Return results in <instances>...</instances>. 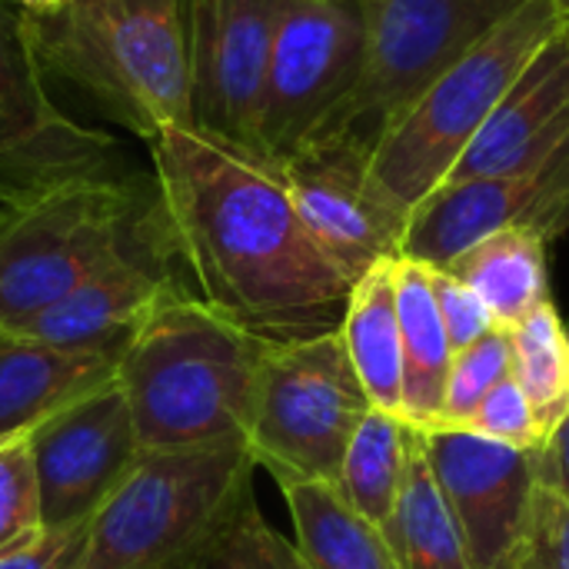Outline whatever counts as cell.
Listing matches in <instances>:
<instances>
[{
  "instance_id": "cell-1",
  "label": "cell",
  "mask_w": 569,
  "mask_h": 569,
  "mask_svg": "<svg viewBox=\"0 0 569 569\" xmlns=\"http://www.w3.org/2000/svg\"><path fill=\"white\" fill-rule=\"evenodd\" d=\"M157 197L197 297L263 343L340 330L350 283L303 227L280 173L197 130L150 143Z\"/></svg>"
},
{
  "instance_id": "cell-2",
  "label": "cell",
  "mask_w": 569,
  "mask_h": 569,
  "mask_svg": "<svg viewBox=\"0 0 569 569\" xmlns=\"http://www.w3.org/2000/svg\"><path fill=\"white\" fill-rule=\"evenodd\" d=\"M263 340L173 287L117 360L143 450L247 443Z\"/></svg>"
},
{
  "instance_id": "cell-3",
  "label": "cell",
  "mask_w": 569,
  "mask_h": 569,
  "mask_svg": "<svg viewBox=\"0 0 569 569\" xmlns=\"http://www.w3.org/2000/svg\"><path fill=\"white\" fill-rule=\"evenodd\" d=\"M23 27L40 70L133 137L193 130L183 0H67L47 17L23 10Z\"/></svg>"
},
{
  "instance_id": "cell-4",
  "label": "cell",
  "mask_w": 569,
  "mask_h": 569,
  "mask_svg": "<svg viewBox=\"0 0 569 569\" xmlns=\"http://www.w3.org/2000/svg\"><path fill=\"white\" fill-rule=\"evenodd\" d=\"M167 233L153 173H93L0 207V327L13 330L107 263Z\"/></svg>"
},
{
  "instance_id": "cell-5",
  "label": "cell",
  "mask_w": 569,
  "mask_h": 569,
  "mask_svg": "<svg viewBox=\"0 0 569 569\" xmlns=\"http://www.w3.org/2000/svg\"><path fill=\"white\" fill-rule=\"evenodd\" d=\"M563 23L553 0H523L467 57L440 73L373 143L370 187L403 220L447 183L507 87Z\"/></svg>"
},
{
  "instance_id": "cell-6",
  "label": "cell",
  "mask_w": 569,
  "mask_h": 569,
  "mask_svg": "<svg viewBox=\"0 0 569 569\" xmlns=\"http://www.w3.org/2000/svg\"><path fill=\"white\" fill-rule=\"evenodd\" d=\"M247 443L143 450L87 527L80 569H183L250 493Z\"/></svg>"
},
{
  "instance_id": "cell-7",
  "label": "cell",
  "mask_w": 569,
  "mask_h": 569,
  "mask_svg": "<svg viewBox=\"0 0 569 569\" xmlns=\"http://www.w3.org/2000/svg\"><path fill=\"white\" fill-rule=\"evenodd\" d=\"M370 410L340 330L270 343L247 427L250 457L277 487L337 483L350 437Z\"/></svg>"
},
{
  "instance_id": "cell-8",
  "label": "cell",
  "mask_w": 569,
  "mask_h": 569,
  "mask_svg": "<svg viewBox=\"0 0 569 569\" xmlns=\"http://www.w3.org/2000/svg\"><path fill=\"white\" fill-rule=\"evenodd\" d=\"M520 3L523 0H363V77L320 140L347 137L373 150L383 130Z\"/></svg>"
},
{
  "instance_id": "cell-9",
  "label": "cell",
  "mask_w": 569,
  "mask_h": 569,
  "mask_svg": "<svg viewBox=\"0 0 569 569\" xmlns=\"http://www.w3.org/2000/svg\"><path fill=\"white\" fill-rule=\"evenodd\" d=\"M363 63V0H283L260 110V157L280 163L320 140L357 93Z\"/></svg>"
},
{
  "instance_id": "cell-10",
  "label": "cell",
  "mask_w": 569,
  "mask_h": 569,
  "mask_svg": "<svg viewBox=\"0 0 569 569\" xmlns=\"http://www.w3.org/2000/svg\"><path fill=\"white\" fill-rule=\"evenodd\" d=\"M120 167L110 133L70 120L47 93L23 10L0 7V207H20L53 187Z\"/></svg>"
},
{
  "instance_id": "cell-11",
  "label": "cell",
  "mask_w": 569,
  "mask_h": 569,
  "mask_svg": "<svg viewBox=\"0 0 569 569\" xmlns=\"http://www.w3.org/2000/svg\"><path fill=\"white\" fill-rule=\"evenodd\" d=\"M283 0H183L193 130L260 157V110Z\"/></svg>"
},
{
  "instance_id": "cell-12",
  "label": "cell",
  "mask_w": 569,
  "mask_h": 569,
  "mask_svg": "<svg viewBox=\"0 0 569 569\" xmlns=\"http://www.w3.org/2000/svg\"><path fill=\"white\" fill-rule=\"evenodd\" d=\"M423 457L460 527L470 569H517L537 497V450L457 427H417Z\"/></svg>"
},
{
  "instance_id": "cell-13",
  "label": "cell",
  "mask_w": 569,
  "mask_h": 569,
  "mask_svg": "<svg viewBox=\"0 0 569 569\" xmlns=\"http://www.w3.org/2000/svg\"><path fill=\"white\" fill-rule=\"evenodd\" d=\"M520 227L543 243L569 230V137L537 167L437 187L407 220L400 257L450 267L483 237Z\"/></svg>"
},
{
  "instance_id": "cell-14",
  "label": "cell",
  "mask_w": 569,
  "mask_h": 569,
  "mask_svg": "<svg viewBox=\"0 0 569 569\" xmlns=\"http://www.w3.org/2000/svg\"><path fill=\"white\" fill-rule=\"evenodd\" d=\"M43 530L90 527L143 447L117 380L63 407L30 433Z\"/></svg>"
},
{
  "instance_id": "cell-15",
  "label": "cell",
  "mask_w": 569,
  "mask_h": 569,
  "mask_svg": "<svg viewBox=\"0 0 569 569\" xmlns=\"http://www.w3.org/2000/svg\"><path fill=\"white\" fill-rule=\"evenodd\" d=\"M367 163L370 150L347 137L317 140L293 157L270 163L303 227L350 287L377 263L400 257L407 230V220L373 193Z\"/></svg>"
},
{
  "instance_id": "cell-16",
  "label": "cell",
  "mask_w": 569,
  "mask_h": 569,
  "mask_svg": "<svg viewBox=\"0 0 569 569\" xmlns=\"http://www.w3.org/2000/svg\"><path fill=\"white\" fill-rule=\"evenodd\" d=\"M177 263L180 260L170 233H163L160 240L107 263L67 297L13 330L63 350L120 360L150 313L160 307V300L173 287H183L177 277Z\"/></svg>"
},
{
  "instance_id": "cell-17",
  "label": "cell",
  "mask_w": 569,
  "mask_h": 569,
  "mask_svg": "<svg viewBox=\"0 0 569 569\" xmlns=\"http://www.w3.org/2000/svg\"><path fill=\"white\" fill-rule=\"evenodd\" d=\"M569 137L567 20L507 87L483 130L450 170L447 183L507 177L537 167Z\"/></svg>"
},
{
  "instance_id": "cell-18",
  "label": "cell",
  "mask_w": 569,
  "mask_h": 569,
  "mask_svg": "<svg viewBox=\"0 0 569 569\" xmlns=\"http://www.w3.org/2000/svg\"><path fill=\"white\" fill-rule=\"evenodd\" d=\"M113 377L117 360L110 357L63 350L0 327V440L33 433L43 420Z\"/></svg>"
},
{
  "instance_id": "cell-19",
  "label": "cell",
  "mask_w": 569,
  "mask_h": 569,
  "mask_svg": "<svg viewBox=\"0 0 569 569\" xmlns=\"http://www.w3.org/2000/svg\"><path fill=\"white\" fill-rule=\"evenodd\" d=\"M393 287L403 343V420L413 427H433L443 410L453 363V347L433 293V267L397 257Z\"/></svg>"
},
{
  "instance_id": "cell-20",
  "label": "cell",
  "mask_w": 569,
  "mask_h": 569,
  "mask_svg": "<svg viewBox=\"0 0 569 569\" xmlns=\"http://www.w3.org/2000/svg\"><path fill=\"white\" fill-rule=\"evenodd\" d=\"M393 260L377 263L350 290L340 337L373 410L403 417V343L397 320Z\"/></svg>"
},
{
  "instance_id": "cell-21",
  "label": "cell",
  "mask_w": 569,
  "mask_h": 569,
  "mask_svg": "<svg viewBox=\"0 0 569 569\" xmlns=\"http://www.w3.org/2000/svg\"><path fill=\"white\" fill-rule=\"evenodd\" d=\"M443 270L463 280L507 330L550 300L547 243L520 227L483 237Z\"/></svg>"
},
{
  "instance_id": "cell-22",
  "label": "cell",
  "mask_w": 569,
  "mask_h": 569,
  "mask_svg": "<svg viewBox=\"0 0 569 569\" xmlns=\"http://www.w3.org/2000/svg\"><path fill=\"white\" fill-rule=\"evenodd\" d=\"M307 569H397L383 530L363 520L333 483H283Z\"/></svg>"
},
{
  "instance_id": "cell-23",
  "label": "cell",
  "mask_w": 569,
  "mask_h": 569,
  "mask_svg": "<svg viewBox=\"0 0 569 569\" xmlns=\"http://www.w3.org/2000/svg\"><path fill=\"white\" fill-rule=\"evenodd\" d=\"M397 569H470L460 527L413 433L393 513L380 527Z\"/></svg>"
},
{
  "instance_id": "cell-24",
  "label": "cell",
  "mask_w": 569,
  "mask_h": 569,
  "mask_svg": "<svg viewBox=\"0 0 569 569\" xmlns=\"http://www.w3.org/2000/svg\"><path fill=\"white\" fill-rule=\"evenodd\" d=\"M417 427L397 413L370 410L357 433L350 437V447L343 453V467L337 477L340 497L373 527H383L393 513L410 443Z\"/></svg>"
},
{
  "instance_id": "cell-25",
  "label": "cell",
  "mask_w": 569,
  "mask_h": 569,
  "mask_svg": "<svg viewBox=\"0 0 569 569\" xmlns=\"http://www.w3.org/2000/svg\"><path fill=\"white\" fill-rule=\"evenodd\" d=\"M510 377L527 393L543 433L550 437L569 413V333L553 300L510 327Z\"/></svg>"
},
{
  "instance_id": "cell-26",
  "label": "cell",
  "mask_w": 569,
  "mask_h": 569,
  "mask_svg": "<svg viewBox=\"0 0 569 569\" xmlns=\"http://www.w3.org/2000/svg\"><path fill=\"white\" fill-rule=\"evenodd\" d=\"M183 569H307L297 543L280 537L247 493Z\"/></svg>"
},
{
  "instance_id": "cell-27",
  "label": "cell",
  "mask_w": 569,
  "mask_h": 569,
  "mask_svg": "<svg viewBox=\"0 0 569 569\" xmlns=\"http://www.w3.org/2000/svg\"><path fill=\"white\" fill-rule=\"evenodd\" d=\"M510 370H513V350H510L507 327H497L473 347L453 353L443 410L433 427H460L483 403V397L510 377Z\"/></svg>"
},
{
  "instance_id": "cell-28",
  "label": "cell",
  "mask_w": 569,
  "mask_h": 569,
  "mask_svg": "<svg viewBox=\"0 0 569 569\" xmlns=\"http://www.w3.org/2000/svg\"><path fill=\"white\" fill-rule=\"evenodd\" d=\"M43 533L30 433L0 440V557Z\"/></svg>"
},
{
  "instance_id": "cell-29",
  "label": "cell",
  "mask_w": 569,
  "mask_h": 569,
  "mask_svg": "<svg viewBox=\"0 0 569 569\" xmlns=\"http://www.w3.org/2000/svg\"><path fill=\"white\" fill-rule=\"evenodd\" d=\"M457 430H470L477 437L510 443V447H520V450H540L547 443V433H543L527 393L520 390V383L513 377L497 383L483 397V403Z\"/></svg>"
},
{
  "instance_id": "cell-30",
  "label": "cell",
  "mask_w": 569,
  "mask_h": 569,
  "mask_svg": "<svg viewBox=\"0 0 569 569\" xmlns=\"http://www.w3.org/2000/svg\"><path fill=\"white\" fill-rule=\"evenodd\" d=\"M517 569H569V500L537 487Z\"/></svg>"
},
{
  "instance_id": "cell-31",
  "label": "cell",
  "mask_w": 569,
  "mask_h": 569,
  "mask_svg": "<svg viewBox=\"0 0 569 569\" xmlns=\"http://www.w3.org/2000/svg\"><path fill=\"white\" fill-rule=\"evenodd\" d=\"M433 293H437L440 320L447 327V337H450L453 353L473 347L477 340H483L490 330L500 327L493 320L490 307L463 280H457L450 270H437L433 267Z\"/></svg>"
},
{
  "instance_id": "cell-32",
  "label": "cell",
  "mask_w": 569,
  "mask_h": 569,
  "mask_svg": "<svg viewBox=\"0 0 569 569\" xmlns=\"http://www.w3.org/2000/svg\"><path fill=\"white\" fill-rule=\"evenodd\" d=\"M87 547V527L43 530L33 543L0 557V569H80Z\"/></svg>"
},
{
  "instance_id": "cell-33",
  "label": "cell",
  "mask_w": 569,
  "mask_h": 569,
  "mask_svg": "<svg viewBox=\"0 0 569 569\" xmlns=\"http://www.w3.org/2000/svg\"><path fill=\"white\" fill-rule=\"evenodd\" d=\"M537 487L569 500V413L537 450Z\"/></svg>"
},
{
  "instance_id": "cell-34",
  "label": "cell",
  "mask_w": 569,
  "mask_h": 569,
  "mask_svg": "<svg viewBox=\"0 0 569 569\" xmlns=\"http://www.w3.org/2000/svg\"><path fill=\"white\" fill-rule=\"evenodd\" d=\"M10 3H17L20 10H27L33 17H47V13H57L67 0H10Z\"/></svg>"
},
{
  "instance_id": "cell-35",
  "label": "cell",
  "mask_w": 569,
  "mask_h": 569,
  "mask_svg": "<svg viewBox=\"0 0 569 569\" xmlns=\"http://www.w3.org/2000/svg\"><path fill=\"white\" fill-rule=\"evenodd\" d=\"M553 3H557V7H560L563 13H569V0H553Z\"/></svg>"
},
{
  "instance_id": "cell-36",
  "label": "cell",
  "mask_w": 569,
  "mask_h": 569,
  "mask_svg": "<svg viewBox=\"0 0 569 569\" xmlns=\"http://www.w3.org/2000/svg\"><path fill=\"white\" fill-rule=\"evenodd\" d=\"M563 20H567V27H569V13H563Z\"/></svg>"
}]
</instances>
